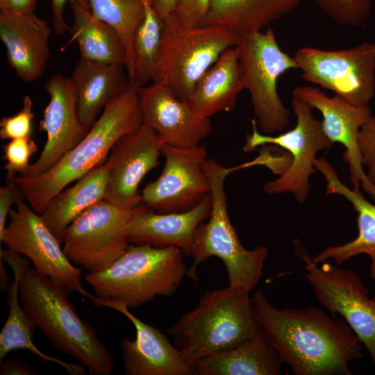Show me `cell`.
<instances>
[{
  "instance_id": "obj_6",
  "label": "cell",
  "mask_w": 375,
  "mask_h": 375,
  "mask_svg": "<svg viewBox=\"0 0 375 375\" xmlns=\"http://www.w3.org/2000/svg\"><path fill=\"white\" fill-rule=\"evenodd\" d=\"M203 168L210 184L212 208L208 221L201 222L195 231L193 263L186 275L197 281V267L212 256L217 257L225 266L228 285L250 292L263 275L269 250L265 246L252 250L244 248L231 224L224 181L233 168L225 167L213 159H206Z\"/></svg>"
},
{
  "instance_id": "obj_22",
  "label": "cell",
  "mask_w": 375,
  "mask_h": 375,
  "mask_svg": "<svg viewBox=\"0 0 375 375\" xmlns=\"http://www.w3.org/2000/svg\"><path fill=\"white\" fill-rule=\"evenodd\" d=\"M314 165L326 184V194H339L350 202L357 212L358 235L352 240L328 247L312 258L316 264L332 259L341 265L351 258L365 254L370 258L369 275L375 280V205L366 199L360 188H349L343 183L335 168L324 158H316Z\"/></svg>"
},
{
  "instance_id": "obj_7",
  "label": "cell",
  "mask_w": 375,
  "mask_h": 375,
  "mask_svg": "<svg viewBox=\"0 0 375 375\" xmlns=\"http://www.w3.org/2000/svg\"><path fill=\"white\" fill-rule=\"evenodd\" d=\"M239 39L238 34L224 27L191 28L169 17L162 23L151 81L167 85L178 99L189 101L199 79Z\"/></svg>"
},
{
  "instance_id": "obj_23",
  "label": "cell",
  "mask_w": 375,
  "mask_h": 375,
  "mask_svg": "<svg viewBox=\"0 0 375 375\" xmlns=\"http://www.w3.org/2000/svg\"><path fill=\"white\" fill-rule=\"evenodd\" d=\"M0 259L6 262L13 272L14 278L10 283L7 301L8 315L0 333V360L10 351L25 349L31 352L40 360L52 362L65 368L70 374L82 375L85 371L79 363H69L42 352L33 342L36 330L22 305L19 304V284L22 272L30 265L26 256L8 249L0 250Z\"/></svg>"
},
{
  "instance_id": "obj_10",
  "label": "cell",
  "mask_w": 375,
  "mask_h": 375,
  "mask_svg": "<svg viewBox=\"0 0 375 375\" xmlns=\"http://www.w3.org/2000/svg\"><path fill=\"white\" fill-rule=\"evenodd\" d=\"M295 254L304 265L305 278L311 284L316 300L333 317H342L369 353L375 368V297L353 271L327 261L315 263L308 251L294 240Z\"/></svg>"
},
{
  "instance_id": "obj_35",
  "label": "cell",
  "mask_w": 375,
  "mask_h": 375,
  "mask_svg": "<svg viewBox=\"0 0 375 375\" xmlns=\"http://www.w3.org/2000/svg\"><path fill=\"white\" fill-rule=\"evenodd\" d=\"M210 2V0H180L170 17L188 27L203 26Z\"/></svg>"
},
{
  "instance_id": "obj_30",
  "label": "cell",
  "mask_w": 375,
  "mask_h": 375,
  "mask_svg": "<svg viewBox=\"0 0 375 375\" xmlns=\"http://www.w3.org/2000/svg\"><path fill=\"white\" fill-rule=\"evenodd\" d=\"M94 17L115 28L122 38L126 52V69L134 85L133 38L145 15L146 0H89Z\"/></svg>"
},
{
  "instance_id": "obj_41",
  "label": "cell",
  "mask_w": 375,
  "mask_h": 375,
  "mask_svg": "<svg viewBox=\"0 0 375 375\" xmlns=\"http://www.w3.org/2000/svg\"><path fill=\"white\" fill-rule=\"evenodd\" d=\"M180 0H151L153 8L162 23L175 11Z\"/></svg>"
},
{
  "instance_id": "obj_32",
  "label": "cell",
  "mask_w": 375,
  "mask_h": 375,
  "mask_svg": "<svg viewBox=\"0 0 375 375\" xmlns=\"http://www.w3.org/2000/svg\"><path fill=\"white\" fill-rule=\"evenodd\" d=\"M317 6L339 25L361 26L370 15L372 0H314Z\"/></svg>"
},
{
  "instance_id": "obj_14",
  "label": "cell",
  "mask_w": 375,
  "mask_h": 375,
  "mask_svg": "<svg viewBox=\"0 0 375 375\" xmlns=\"http://www.w3.org/2000/svg\"><path fill=\"white\" fill-rule=\"evenodd\" d=\"M161 154L165 166L160 176L142 190V203L159 213L192 210L210 193L203 168L207 159L205 146L183 149L165 144Z\"/></svg>"
},
{
  "instance_id": "obj_19",
  "label": "cell",
  "mask_w": 375,
  "mask_h": 375,
  "mask_svg": "<svg viewBox=\"0 0 375 375\" xmlns=\"http://www.w3.org/2000/svg\"><path fill=\"white\" fill-rule=\"evenodd\" d=\"M96 306L114 309L126 317L135 329V338L121 341L123 369L127 375H194V369L183 358L160 329L141 321L124 304L94 296Z\"/></svg>"
},
{
  "instance_id": "obj_34",
  "label": "cell",
  "mask_w": 375,
  "mask_h": 375,
  "mask_svg": "<svg viewBox=\"0 0 375 375\" xmlns=\"http://www.w3.org/2000/svg\"><path fill=\"white\" fill-rule=\"evenodd\" d=\"M33 107L32 99L30 96L26 95L22 100V108L17 114L1 118L0 138L10 140L31 136L33 120L35 116Z\"/></svg>"
},
{
  "instance_id": "obj_29",
  "label": "cell",
  "mask_w": 375,
  "mask_h": 375,
  "mask_svg": "<svg viewBox=\"0 0 375 375\" xmlns=\"http://www.w3.org/2000/svg\"><path fill=\"white\" fill-rule=\"evenodd\" d=\"M69 4L74 22L69 30L72 37L67 45L73 42L77 44L81 60L126 67V49L117 31L78 3Z\"/></svg>"
},
{
  "instance_id": "obj_16",
  "label": "cell",
  "mask_w": 375,
  "mask_h": 375,
  "mask_svg": "<svg viewBox=\"0 0 375 375\" xmlns=\"http://www.w3.org/2000/svg\"><path fill=\"white\" fill-rule=\"evenodd\" d=\"M292 94L321 112L323 129L327 137L333 143L342 144L345 149L343 159L348 164L353 187L360 188L361 185L365 192L375 201V183L367 177L358 147L360 131L372 116L369 106L353 104L336 94L328 97L317 86H298L293 90Z\"/></svg>"
},
{
  "instance_id": "obj_33",
  "label": "cell",
  "mask_w": 375,
  "mask_h": 375,
  "mask_svg": "<svg viewBox=\"0 0 375 375\" xmlns=\"http://www.w3.org/2000/svg\"><path fill=\"white\" fill-rule=\"evenodd\" d=\"M38 149L31 136L10 140L2 147L3 169L7 180L15 179L17 174H26L31 165L29 160Z\"/></svg>"
},
{
  "instance_id": "obj_38",
  "label": "cell",
  "mask_w": 375,
  "mask_h": 375,
  "mask_svg": "<svg viewBox=\"0 0 375 375\" xmlns=\"http://www.w3.org/2000/svg\"><path fill=\"white\" fill-rule=\"evenodd\" d=\"M52 26L53 31L58 35H62L69 31L70 27L67 25L64 17V11L67 2L77 3L83 8L91 11L89 0H51Z\"/></svg>"
},
{
  "instance_id": "obj_27",
  "label": "cell",
  "mask_w": 375,
  "mask_h": 375,
  "mask_svg": "<svg viewBox=\"0 0 375 375\" xmlns=\"http://www.w3.org/2000/svg\"><path fill=\"white\" fill-rule=\"evenodd\" d=\"M107 183L108 165L104 162L49 201L40 216L61 244L68 226L86 210L104 199Z\"/></svg>"
},
{
  "instance_id": "obj_4",
  "label": "cell",
  "mask_w": 375,
  "mask_h": 375,
  "mask_svg": "<svg viewBox=\"0 0 375 375\" xmlns=\"http://www.w3.org/2000/svg\"><path fill=\"white\" fill-rule=\"evenodd\" d=\"M259 330L249 292L228 285L203 294L197 306L183 315L168 333L194 367L199 360L238 346Z\"/></svg>"
},
{
  "instance_id": "obj_11",
  "label": "cell",
  "mask_w": 375,
  "mask_h": 375,
  "mask_svg": "<svg viewBox=\"0 0 375 375\" xmlns=\"http://www.w3.org/2000/svg\"><path fill=\"white\" fill-rule=\"evenodd\" d=\"M301 78L351 103L369 106L375 95V43L347 49L299 48L293 56Z\"/></svg>"
},
{
  "instance_id": "obj_36",
  "label": "cell",
  "mask_w": 375,
  "mask_h": 375,
  "mask_svg": "<svg viewBox=\"0 0 375 375\" xmlns=\"http://www.w3.org/2000/svg\"><path fill=\"white\" fill-rule=\"evenodd\" d=\"M362 163L369 179L375 183V115L362 126L358 136Z\"/></svg>"
},
{
  "instance_id": "obj_42",
  "label": "cell",
  "mask_w": 375,
  "mask_h": 375,
  "mask_svg": "<svg viewBox=\"0 0 375 375\" xmlns=\"http://www.w3.org/2000/svg\"><path fill=\"white\" fill-rule=\"evenodd\" d=\"M3 260L0 259V288L3 292H6L8 290L10 283L8 281V276L3 265Z\"/></svg>"
},
{
  "instance_id": "obj_3",
  "label": "cell",
  "mask_w": 375,
  "mask_h": 375,
  "mask_svg": "<svg viewBox=\"0 0 375 375\" xmlns=\"http://www.w3.org/2000/svg\"><path fill=\"white\" fill-rule=\"evenodd\" d=\"M71 292L41 276L30 265L22 272L20 301L36 328L55 348L80 362L90 374L108 375L113 367L111 354L68 301Z\"/></svg>"
},
{
  "instance_id": "obj_5",
  "label": "cell",
  "mask_w": 375,
  "mask_h": 375,
  "mask_svg": "<svg viewBox=\"0 0 375 375\" xmlns=\"http://www.w3.org/2000/svg\"><path fill=\"white\" fill-rule=\"evenodd\" d=\"M183 254L173 246L129 244L109 267L85 279L97 297L135 308L176 292L188 272Z\"/></svg>"
},
{
  "instance_id": "obj_26",
  "label": "cell",
  "mask_w": 375,
  "mask_h": 375,
  "mask_svg": "<svg viewBox=\"0 0 375 375\" xmlns=\"http://www.w3.org/2000/svg\"><path fill=\"white\" fill-rule=\"evenodd\" d=\"M283 363L260 328L252 338L199 360L194 368L200 375H278Z\"/></svg>"
},
{
  "instance_id": "obj_25",
  "label": "cell",
  "mask_w": 375,
  "mask_h": 375,
  "mask_svg": "<svg viewBox=\"0 0 375 375\" xmlns=\"http://www.w3.org/2000/svg\"><path fill=\"white\" fill-rule=\"evenodd\" d=\"M244 90L236 46L226 49L197 82L189 102L201 116L210 118L231 111Z\"/></svg>"
},
{
  "instance_id": "obj_40",
  "label": "cell",
  "mask_w": 375,
  "mask_h": 375,
  "mask_svg": "<svg viewBox=\"0 0 375 375\" xmlns=\"http://www.w3.org/2000/svg\"><path fill=\"white\" fill-rule=\"evenodd\" d=\"M35 371L26 363L14 358L1 362L0 375H35Z\"/></svg>"
},
{
  "instance_id": "obj_13",
  "label": "cell",
  "mask_w": 375,
  "mask_h": 375,
  "mask_svg": "<svg viewBox=\"0 0 375 375\" xmlns=\"http://www.w3.org/2000/svg\"><path fill=\"white\" fill-rule=\"evenodd\" d=\"M15 206L9 212L1 242L7 249L28 258L41 276L90 299L92 294L81 284L83 268L67 258L40 215L24 201Z\"/></svg>"
},
{
  "instance_id": "obj_17",
  "label": "cell",
  "mask_w": 375,
  "mask_h": 375,
  "mask_svg": "<svg viewBox=\"0 0 375 375\" xmlns=\"http://www.w3.org/2000/svg\"><path fill=\"white\" fill-rule=\"evenodd\" d=\"M44 90L50 99L40 121L39 130L46 133L47 140L38 159L21 175L35 176L47 172L90 131L80 120L71 77L56 73L47 81Z\"/></svg>"
},
{
  "instance_id": "obj_9",
  "label": "cell",
  "mask_w": 375,
  "mask_h": 375,
  "mask_svg": "<svg viewBox=\"0 0 375 375\" xmlns=\"http://www.w3.org/2000/svg\"><path fill=\"white\" fill-rule=\"evenodd\" d=\"M292 108L297 117L296 126L276 135L258 131L255 119H251L252 133L246 135L244 152H251L265 144L276 145L288 152L291 163L276 179L267 182L264 190L269 194L290 193L297 202L304 203L310 192L309 179L317 172L314 165L316 155L330 149L334 143L326 135L322 120L316 119L312 108L292 94Z\"/></svg>"
},
{
  "instance_id": "obj_8",
  "label": "cell",
  "mask_w": 375,
  "mask_h": 375,
  "mask_svg": "<svg viewBox=\"0 0 375 375\" xmlns=\"http://www.w3.org/2000/svg\"><path fill=\"white\" fill-rule=\"evenodd\" d=\"M236 47L242 81L250 94L257 125L267 135L283 131L290 111L278 95L277 83L284 73L298 69L294 58L280 48L272 28L240 35Z\"/></svg>"
},
{
  "instance_id": "obj_21",
  "label": "cell",
  "mask_w": 375,
  "mask_h": 375,
  "mask_svg": "<svg viewBox=\"0 0 375 375\" xmlns=\"http://www.w3.org/2000/svg\"><path fill=\"white\" fill-rule=\"evenodd\" d=\"M51 27L35 12H0V38L7 60L18 78L25 83L40 78L49 58Z\"/></svg>"
},
{
  "instance_id": "obj_20",
  "label": "cell",
  "mask_w": 375,
  "mask_h": 375,
  "mask_svg": "<svg viewBox=\"0 0 375 375\" xmlns=\"http://www.w3.org/2000/svg\"><path fill=\"white\" fill-rule=\"evenodd\" d=\"M211 208L210 193L196 207L182 212H156L142 203L132 210L128 227L130 243L176 247L191 256L195 231L201 222L208 219Z\"/></svg>"
},
{
  "instance_id": "obj_15",
  "label": "cell",
  "mask_w": 375,
  "mask_h": 375,
  "mask_svg": "<svg viewBox=\"0 0 375 375\" xmlns=\"http://www.w3.org/2000/svg\"><path fill=\"white\" fill-rule=\"evenodd\" d=\"M165 144L163 138L143 124L121 137L112 146L106 162L108 183L104 200L127 209L142 203L140 183L159 165Z\"/></svg>"
},
{
  "instance_id": "obj_28",
  "label": "cell",
  "mask_w": 375,
  "mask_h": 375,
  "mask_svg": "<svg viewBox=\"0 0 375 375\" xmlns=\"http://www.w3.org/2000/svg\"><path fill=\"white\" fill-rule=\"evenodd\" d=\"M301 0H210L203 26L228 28L239 35L261 31L297 8Z\"/></svg>"
},
{
  "instance_id": "obj_39",
  "label": "cell",
  "mask_w": 375,
  "mask_h": 375,
  "mask_svg": "<svg viewBox=\"0 0 375 375\" xmlns=\"http://www.w3.org/2000/svg\"><path fill=\"white\" fill-rule=\"evenodd\" d=\"M38 0H0V12L29 14L35 12Z\"/></svg>"
},
{
  "instance_id": "obj_31",
  "label": "cell",
  "mask_w": 375,
  "mask_h": 375,
  "mask_svg": "<svg viewBox=\"0 0 375 375\" xmlns=\"http://www.w3.org/2000/svg\"><path fill=\"white\" fill-rule=\"evenodd\" d=\"M162 23L151 4L146 0L144 17L135 31L133 38L134 85L138 88L151 81L152 72L158 52Z\"/></svg>"
},
{
  "instance_id": "obj_24",
  "label": "cell",
  "mask_w": 375,
  "mask_h": 375,
  "mask_svg": "<svg viewBox=\"0 0 375 375\" xmlns=\"http://www.w3.org/2000/svg\"><path fill=\"white\" fill-rule=\"evenodd\" d=\"M77 97L78 113L90 130L99 112L131 85L126 67L81 60L71 76Z\"/></svg>"
},
{
  "instance_id": "obj_2",
  "label": "cell",
  "mask_w": 375,
  "mask_h": 375,
  "mask_svg": "<svg viewBox=\"0 0 375 375\" xmlns=\"http://www.w3.org/2000/svg\"><path fill=\"white\" fill-rule=\"evenodd\" d=\"M142 125L138 87L131 84L111 100L85 138L47 172L15 181L32 209L41 214L49 201L73 181L106 162L115 143Z\"/></svg>"
},
{
  "instance_id": "obj_1",
  "label": "cell",
  "mask_w": 375,
  "mask_h": 375,
  "mask_svg": "<svg viewBox=\"0 0 375 375\" xmlns=\"http://www.w3.org/2000/svg\"><path fill=\"white\" fill-rule=\"evenodd\" d=\"M257 323L295 375H351L349 362L362 344L347 322L315 306L276 308L257 290L251 297Z\"/></svg>"
},
{
  "instance_id": "obj_12",
  "label": "cell",
  "mask_w": 375,
  "mask_h": 375,
  "mask_svg": "<svg viewBox=\"0 0 375 375\" xmlns=\"http://www.w3.org/2000/svg\"><path fill=\"white\" fill-rule=\"evenodd\" d=\"M132 210L104 199L86 210L65 231L62 249L67 258L88 273L109 267L130 244Z\"/></svg>"
},
{
  "instance_id": "obj_18",
  "label": "cell",
  "mask_w": 375,
  "mask_h": 375,
  "mask_svg": "<svg viewBox=\"0 0 375 375\" xmlns=\"http://www.w3.org/2000/svg\"><path fill=\"white\" fill-rule=\"evenodd\" d=\"M142 124L167 144L192 149L211 131L210 118L199 115L189 101L178 99L165 84L152 82L138 88Z\"/></svg>"
},
{
  "instance_id": "obj_37",
  "label": "cell",
  "mask_w": 375,
  "mask_h": 375,
  "mask_svg": "<svg viewBox=\"0 0 375 375\" xmlns=\"http://www.w3.org/2000/svg\"><path fill=\"white\" fill-rule=\"evenodd\" d=\"M24 199L23 192L15 179L7 180L6 184L0 188V237L6 228L12 206Z\"/></svg>"
}]
</instances>
